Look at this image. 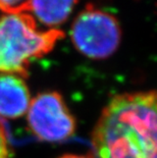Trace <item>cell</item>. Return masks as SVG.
I'll use <instances>...</instances> for the list:
<instances>
[{
	"label": "cell",
	"instance_id": "ba28073f",
	"mask_svg": "<svg viewBox=\"0 0 157 158\" xmlns=\"http://www.w3.org/2000/svg\"><path fill=\"white\" fill-rule=\"evenodd\" d=\"M28 0H0V10L3 13L18 12Z\"/></svg>",
	"mask_w": 157,
	"mask_h": 158
},
{
	"label": "cell",
	"instance_id": "8992f818",
	"mask_svg": "<svg viewBox=\"0 0 157 158\" xmlns=\"http://www.w3.org/2000/svg\"><path fill=\"white\" fill-rule=\"evenodd\" d=\"M78 2L79 0H28L18 12L33 13L37 21L56 29L68 19Z\"/></svg>",
	"mask_w": 157,
	"mask_h": 158
},
{
	"label": "cell",
	"instance_id": "3957f363",
	"mask_svg": "<svg viewBox=\"0 0 157 158\" xmlns=\"http://www.w3.org/2000/svg\"><path fill=\"white\" fill-rule=\"evenodd\" d=\"M71 38L73 46L83 55L92 59H104L118 50L122 29L112 15L89 5L73 21Z\"/></svg>",
	"mask_w": 157,
	"mask_h": 158
},
{
	"label": "cell",
	"instance_id": "7a4b0ae2",
	"mask_svg": "<svg viewBox=\"0 0 157 158\" xmlns=\"http://www.w3.org/2000/svg\"><path fill=\"white\" fill-rule=\"evenodd\" d=\"M64 37L59 29L42 31L33 15L26 12L0 15V73L26 79L33 60L51 52Z\"/></svg>",
	"mask_w": 157,
	"mask_h": 158
},
{
	"label": "cell",
	"instance_id": "277c9868",
	"mask_svg": "<svg viewBox=\"0 0 157 158\" xmlns=\"http://www.w3.org/2000/svg\"><path fill=\"white\" fill-rule=\"evenodd\" d=\"M27 123L33 135L44 142H62L76 132L75 117L61 94L55 91L40 93L31 100Z\"/></svg>",
	"mask_w": 157,
	"mask_h": 158
},
{
	"label": "cell",
	"instance_id": "9c48e42d",
	"mask_svg": "<svg viewBox=\"0 0 157 158\" xmlns=\"http://www.w3.org/2000/svg\"><path fill=\"white\" fill-rule=\"evenodd\" d=\"M58 158H94L92 155H76V154H65Z\"/></svg>",
	"mask_w": 157,
	"mask_h": 158
},
{
	"label": "cell",
	"instance_id": "5b68a950",
	"mask_svg": "<svg viewBox=\"0 0 157 158\" xmlns=\"http://www.w3.org/2000/svg\"><path fill=\"white\" fill-rule=\"evenodd\" d=\"M31 94L24 78L11 73H0V115L15 119L27 113Z\"/></svg>",
	"mask_w": 157,
	"mask_h": 158
},
{
	"label": "cell",
	"instance_id": "52a82bcc",
	"mask_svg": "<svg viewBox=\"0 0 157 158\" xmlns=\"http://www.w3.org/2000/svg\"><path fill=\"white\" fill-rule=\"evenodd\" d=\"M12 152L4 127L0 123V158H11Z\"/></svg>",
	"mask_w": 157,
	"mask_h": 158
},
{
	"label": "cell",
	"instance_id": "6da1fadb",
	"mask_svg": "<svg viewBox=\"0 0 157 158\" xmlns=\"http://www.w3.org/2000/svg\"><path fill=\"white\" fill-rule=\"evenodd\" d=\"M156 92L123 93L103 108L92 132L94 158H157Z\"/></svg>",
	"mask_w": 157,
	"mask_h": 158
}]
</instances>
